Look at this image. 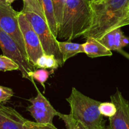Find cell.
<instances>
[{"label": "cell", "instance_id": "5", "mask_svg": "<svg viewBox=\"0 0 129 129\" xmlns=\"http://www.w3.org/2000/svg\"><path fill=\"white\" fill-rule=\"evenodd\" d=\"M18 15L19 12L15 11L11 5L5 0H0V29L15 40L23 56L28 60L25 42L19 25Z\"/></svg>", "mask_w": 129, "mask_h": 129}, {"label": "cell", "instance_id": "10", "mask_svg": "<svg viewBox=\"0 0 129 129\" xmlns=\"http://www.w3.org/2000/svg\"><path fill=\"white\" fill-rule=\"evenodd\" d=\"M84 53L90 58L112 56V51L105 46L99 40L93 37H88L83 44Z\"/></svg>", "mask_w": 129, "mask_h": 129}, {"label": "cell", "instance_id": "6", "mask_svg": "<svg viewBox=\"0 0 129 129\" xmlns=\"http://www.w3.org/2000/svg\"><path fill=\"white\" fill-rule=\"evenodd\" d=\"M18 21L25 42L28 60L35 68L37 59L45 54L41 42L31 24L21 11L19 12Z\"/></svg>", "mask_w": 129, "mask_h": 129}, {"label": "cell", "instance_id": "15", "mask_svg": "<svg viewBox=\"0 0 129 129\" xmlns=\"http://www.w3.org/2000/svg\"><path fill=\"white\" fill-rule=\"evenodd\" d=\"M60 66L59 62L55 56L53 55H48L44 54L37 59L35 64V68H50L52 70L57 69Z\"/></svg>", "mask_w": 129, "mask_h": 129}, {"label": "cell", "instance_id": "2", "mask_svg": "<svg viewBox=\"0 0 129 129\" xmlns=\"http://www.w3.org/2000/svg\"><path fill=\"white\" fill-rule=\"evenodd\" d=\"M91 18L90 0H66L57 39L71 41L83 36L90 26Z\"/></svg>", "mask_w": 129, "mask_h": 129}, {"label": "cell", "instance_id": "23", "mask_svg": "<svg viewBox=\"0 0 129 129\" xmlns=\"http://www.w3.org/2000/svg\"><path fill=\"white\" fill-rule=\"evenodd\" d=\"M123 36L124 35L123 32L121 30V28L114 30V50L113 51H117L125 54V53L122 51L123 48L122 46V41Z\"/></svg>", "mask_w": 129, "mask_h": 129}, {"label": "cell", "instance_id": "12", "mask_svg": "<svg viewBox=\"0 0 129 129\" xmlns=\"http://www.w3.org/2000/svg\"><path fill=\"white\" fill-rule=\"evenodd\" d=\"M42 8L45 15V20L50 27L52 34L57 37L58 29L54 15V7L52 0H40Z\"/></svg>", "mask_w": 129, "mask_h": 129}, {"label": "cell", "instance_id": "16", "mask_svg": "<svg viewBox=\"0 0 129 129\" xmlns=\"http://www.w3.org/2000/svg\"><path fill=\"white\" fill-rule=\"evenodd\" d=\"M23 8L21 12H34L45 20V15L42 8L40 0H23Z\"/></svg>", "mask_w": 129, "mask_h": 129}, {"label": "cell", "instance_id": "25", "mask_svg": "<svg viewBox=\"0 0 129 129\" xmlns=\"http://www.w3.org/2000/svg\"><path fill=\"white\" fill-rule=\"evenodd\" d=\"M14 95L12 89L0 85V102H6Z\"/></svg>", "mask_w": 129, "mask_h": 129}, {"label": "cell", "instance_id": "20", "mask_svg": "<svg viewBox=\"0 0 129 129\" xmlns=\"http://www.w3.org/2000/svg\"><path fill=\"white\" fill-rule=\"evenodd\" d=\"M52 1L53 7H54L55 20L57 25V29L59 30L62 18L66 0H52Z\"/></svg>", "mask_w": 129, "mask_h": 129}, {"label": "cell", "instance_id": "26", "mask_svg": "<svg viewBox=\"0 0 129 129\" xmlns=\"http://www.w3.org/2000/svg\"><path fill=\"white\" fill-rule=\"evenodd\" d=\"M128 43H129V39L128 37H125L124 35V36L123 37V39H122V48H123V47H125V46H126L128 45Z\"/></svg>", "mask_w": 129, "mask_h": 129}, {"label": "cell", "instance_id": "11", "mask_svg": "<svg viewBox=\"0 0 129 129\" xmlns=\"http://www.w3.org/2000/svg\"><path fill=\"white\" fill-rule=\"evenodd\" d=\"M58 46L59 50L62 56L63 61L65 62L71 57L79 53H84L83 44L72 42L71 41H59Z\"/></svg>", "mask_w": 129, "mask_h": 129}, {"label": "cell", "instance_id": "18", "mask_svg": "<svg viewBox=\"0 0 129 129\" xmlns=\"http://www.w3.org/2000/svg\"><path fill=\"white\" fill-rule=\"evenodd\" d=\"M57 116H59L61 120L64 121L67 129H86L82 124L78 121H76L74 118L71 116V115H65L61 113L58 112ZM104 129H111L109 126H106Z\"/></svg>", "mask_w": 129, "mask_h": 129}, {"label": "cell", "instance_id": "27", "mask_svg": "<svg viewBox=\"0 0 129 129\" xmlns=\"http://www.w3.org/2000/svg\"><path fill=\"white\" fill-rule=\"evenodd\" d=\"M5 1H6V2H7L8 3H9V4H10V5H11V3H13L14 1H15V0H5Z\"/></svg>", "mask_w": 129, "mask_h": 129}, {"label": "cell", "instance_id": "19", "mask_svg": "<svg viewBox=\"0 0 129 129\" xmlns=\"http://www.w3.org/2000/svg\"><path fill=\"white\" fill-rule=\"evenodd\" d=\"M20 67L18 64L9 57L5 55H0V71L19 70Z\"/></svg>", "mask_w": 129, "mask_h": 129}, {"label": "cell", "instance_id": "4", "mask_svg": "<svg viewBox=\"0 0 129 129\" xmlns=\"http://www.w3.org/2000/svg\"><path fill=\"white\" fill-rule=\"evenodd\" d=\"M21 13L26 16L37 34L44 53L48 55L54 56L60 66H62L64 63L62 56L59 50L57 39L51 32L46 20L34 12Z\"/></svg>", "mask_w": 129, "mask_h": 129}, {"label": "cell", "instance_id": "1", "mask_svg": "<svg viewBox=\"0 0 129 129\" xmlns=\"http://www.w3.org/2000/svg\"><path fill=\"white\" fill-rule=\"evenodd\" d=\"M90 5L91 22L84 38L100 40L108 33L129 25V0H90Z\"/></svg>", "mask_w": 129, "mask_h": 129}, {"label": "cell", "instance_id": "8", "mask_svg": "<svg viewBox=\"0 0 129 129\" xmlns=\"http://www.w3.org/2000/svg\"><path fill=\"white\" fill-rule=\"evenodd\" d=\"M111 102L117 108L114 116L109 118L111 129H129V102L117 89L115 93L110 96Z\"/></svg>", "mask_w": 129, "mask_h": 129}, {"label": "cell", "instance_id": "21", "mask_svg": "<svg viewBox=\"0 0 129 129\" xmlns=\"http://www.w3.org/2000/svg\"><path fill=\"white\" fill-rule=\"evenodd\" d=\"M99 110L103 116L111 118L115 114L117 108L112 102H101L99 106Z\"/></svg>", "mask_w": 129, "mask_h": 129}, {"label": "cell", "instance_id": "17", "mask_svg": "<svg viewBox=\"0 0 129 129\" xmlns=\"http://www.w3.org/2000/svg\"><path fill=\"white\" fill-rule=\"evenodd\" d=\"M53 72H54V70L48 71L45 70V68H39L38 70H35L30 72L28 75L33 82H34L33 80L35 79V80L40 83L42 86L45 89V87L44 85V83L47 80L50 75Z\"/></svg>", "mask_w": 129, "mask_h": 129}, {"label": "cell", "instance_id": "3", "mask_svg": "<svg viewBox=\"0 0 129 129\" xmlns=\"http://www.w3.org/2000/svg\"><path fill=\"white\" fill-rule=\"evenodd\" d=\"M66 101L70 106V115L86 128L104 129L106 127L103 116L99 110L102 102L83 94L75 87L72 88Z\"/></svg>", "mask_w": 129, "mask_h": 129}, {"label": "cell", "instance_id": "22", "mask_svg": "<svg viewBox=\"0 0 129 129\" xmlns=\"http://www.w3.org/2000/svg\"><path fill=\"white\" fill-rule=\"evenodd\" d=\"M25 129H57L53 123H39L36 121L26 120L25 123Z\"/></svg>", "mask_w": 129, "mask_h": 129}, {"label": "cell", "instance_id": "9", "mask_svg": "<svg viewBox=\"0 0 129 129\" xmlns=\"http://www.w3.org/2000/svg\"><path fill=\"white\" fill-rule=\"evenodd\" d=\"M26 120L13 108L0 106V129H25Z\"/></svg>", "mask_w": 129, "mask_h": 129}, {"label": "cell", "instance_id": "14", "mask_svg": "<svg viewBox=\"0 0 129 129\" xmlns=\"http://www.w3.org/2000/svg\"><path fill=\"white\" fill-rule=\"evenodd\" d=\"M26 109V111H28L35 119V121L39 123H52L53 118L55 116V114L39 110L34 107L32 105L27 106Z\"/></svg>", "mask_w": 129, "mask_h": 129}, {"label": "cell", "instance_id": "28", "mask_svg": "<svg viewBox=\"0 0 129 129\" xmlns=\"http://www.w3.org/2000/svg\"><path fill=\"white\" fill-rule=\"evenodd\" d=\"M93 1H102V0H91Z\"/></svg>", "mask_w": 129, "mask_h": 129}, {"label": "cell", "instance_id": "7", "mask_svg": "<svg viewBox=\"0 0 129 129\" xmlns=\"http://www.w3.org/2000/svg\"><path fill=\"white\" fill-rule=\"evenodd\" d=\"M0 48L2 50L3 55L9 57L15 61L20 67V70L23 78L31 80L28 74L31 71L35 70V67H33L27 59L23 56L21 50L17 43L10 35L0 29Z\"/></svg>", "mask_w": 129, "mask_h": 129}, {"label": "cell", "instance_id": "24", "mask_svg": "<svg viewBox=\"0 0 129 129\" xmlns=\"http://www.w3.org/2000/svg\"><path fill=\"white\" fill-rule=\"evenodd\" d=\"M114 30L106 34L102 39L99 40L105 46L111 51L114 50Z\"/></svg>", "mask_w": 129, "mask_h": 129}, {"label": "cell", "instance_id": "13", "mask_svg": "<svg viewBox=\"0 0 129 129\" xmlns=\"http://www.w3.org/2000/svg\"><path fill=\"white\" fill-rule=\"evenodd\" d=\"M36 89L37 92L36 97L28 99V101L31 103V105L38 110L52 113L55 114V116H57L58 111L52 106L47 99L40 92V91L37 87Z\"/></svg>", "mask_w": 129, "mask_h": 129}]
</instances>
